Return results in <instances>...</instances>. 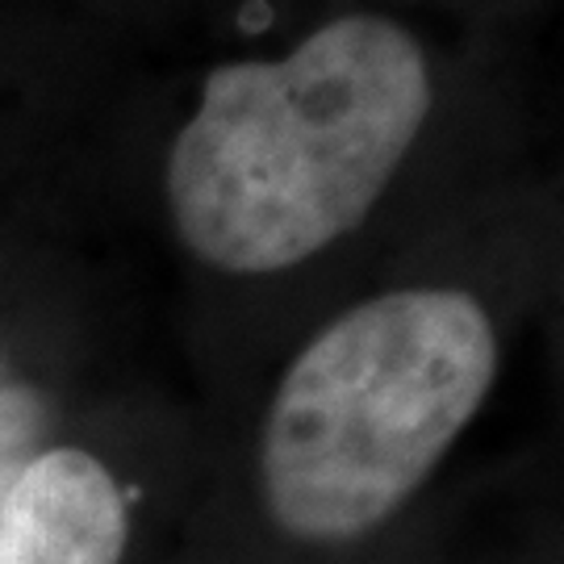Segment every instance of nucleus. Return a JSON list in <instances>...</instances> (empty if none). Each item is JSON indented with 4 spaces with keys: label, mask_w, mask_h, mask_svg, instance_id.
Masks as SVG:
<instances>
[{
    "label": "nucleus",
    "mask_w": 564,
    "mask_h": 564,
    "mask_svg": "<svg viewBox=\"0 0 564 564\" xmlns=\"http://www.w3.org/2000/svg\"><path fill=\"white\" fill-rule=\"evenodd\" d=\"M431 113L419 42L389 18H339L276 63L209 72L167 155V209L202 263L268 276L372 214Z\"/></svg>",
    "instance_id": "obj_1"
},
{
    "label": "nucleus",
    "mask_w": 564,
    "mask_h": 564,
    "mask_svg": "<svg viewBox=\"0 0 564 564\" xmlns=\"http://www.w3.org/2000/svg\"><path fill=\"white\" fill-rule=\"evenodd\" d=\"M39 419L42 410L34 402V393L0 372V460H9L39 431Z\"/></svg>",
    "instance_id": "obj_4"
},
{
    "label": "nucleus",
    "mask_w": 564,
    "mask_h": 564,
    "mask_svg": "<svg viewBox=\"0 0 564 564\" xmlns=\"http://www.w3.org/2000/svg\"><path fill=\"white\" fill-rule=\"evenodd\" d=\"M126 498L80 447L0 460V564H121Z\"/></svg>",
    "instance_id": "obj_3"
},
{
    "label": "nucleus",
    "mask_w": 564,
    "mask_h": 564,
    "mask_svg": "<svg viewBox=\"0 0 564 564\" xmlns=\"http://www.w3.org/2000/svg\"><path fill=\"white\" fill-rule=\"evenodd\" d=\"M498 372V326L468 289L419 284L351 305L272 393L260 435L268 519L297 544L372 535L452 460Z\"/></svg>",
    "instance_id": "obj_2"
}]
</instances>
